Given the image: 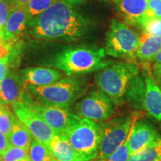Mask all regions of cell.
<instances>
[{"label": "cell", "mask_w": 161, "mask_h": 161, "mask_svg": "<svg viewBox=\"0 0 161 161\" xmlns=\"http://www.w3.org/2000/svg\"><path fill=\"white\" fill-rule=\"evenodd\" d=\"M21 73L24 85H49L60 80L63 77V74L58 70L45 67L27 68L22 70Z\"/></svg>", "instance_id": "obj_14"}, {"label": "cell", "mask_w": 161, "mask_h": 161, "mask_svg": "<svg viewBox=\"0 0 161 161\" xmlns=\"http://www.w3.org/2000/svg\"><path fill=\"white\" fill-rule=\"evenodd\" d=\"M161 64V50L158 52V54L154 60V66Z\"/></svg>", "instance_id": "obj_35"}, {"label": "cell", "mask_w": 161, "mask_h": 161, "mask_svg": "<svg viewBox=\"0 0 161 161\" xmlns=\"http://www.w3.org/2000/svg\"><path fill=\"white\" fill-rule=\"evenodd\" d=\"M140 37L127 24L113 19L107 33L104 51L106 55L122 58L126 61H136V52Z\"/></svg>", "instance_id": "obj_6"}, {"label": "cell", "mask_w": 161, "mask_h": 161, "mask_svg": "<svg viewBox=\"0 0 161 161\" xmlns=\"http://www.w3.org/2000/svg\"><path fill=\"white\" fill-rule=\"evenodd\" d=\"M47 146L56 161H88L74 149L64 136L55 134Z\"/></svg>", "instance_id": "obj_16"}, {"label": "cell", "mask_w": 161, "mask_h": 161, "mask_svg": "<svg viewBox=\"0 0 161 161\" xmlns=\"http://www.w3.org/2000/svg\"><path fill=\"white\" fill-rule=\"evenodd\" d=\"M159 137L156 130L146 122H136L128 136L127 142L130 154L143 149Z\"/></svg>", "instance_id": "obj_12"}, {"label": "cell", "mask_w": 161, "mask_h": 161, "mask_svg": "<svg viewBox=\"0 0 161 161\" xmlns=\"http://www.w3.org/2000/svg\"><path fill=\"white\" fill-rule=\"evenodd\" d=\"M28 22L29 17L26 7H14L4 28L1 37L8 43L17 41L19 36L21 35L25 29Z\"/></svg>", "instance_id": "obj_13"}, {"label": "cell", "mask_w": 161, "mask_h": 161, "mask_svg": "<svg viewBox=\"0 0 161 161\" xmlns=\"http://www.w3.org/2000/svg\"><path fill=\"white\" fill-rule=\"evenodd\" d=\"M161 50V37L143 33L140 37L136 58L144 64L154 61V58Z\"/></svg>", "instance_id": "obj_18"}, {"label": "cell", "mask_w": 161, "mask_h": 161, "mask_svg": "<svg viewBox=\"0 0 161 161\" xmlns=\"http://www.w3.org/2000/svg\"><path fill=\"white\" fill-rule=\"evenodd\" d=\"M58 1L60 0H31L25 6L29 19L42 14Z\"/></svg>", "instance_id": "obj_23"}, {"label": "cell", "mask_w": 161, "mask_h": 161, "mask_svg": "<svg viewBox=\"0 0 161 161\" xmlns=\"http://www.w3.org/2000/svg\"><path fill=\"white\" fill-rule=\"evenodd\" d=\"M153 74H154V80L161 88V64L153 66Z\"/></svg>", "instance_id": "obj_33"}, {"label": "cell", "mask_w": 161, "mask_h": 161, "mask_svg": "<svg viewBox=\"0 0 161 161\" xmlns=\"http://www.w3.org/2000/svg\"><path fill=\"white\" fill-rule=\"evenodd\" d=\"M13 8L14 6L9 0H0V37Z\"/></svg>", "instance_id": "obj_26"}, {"label": "cell", "mask_w": 161, "mask_h": 161, "mask_svg": "<svg viewBox=\"0 0 161 161\" xmlns=\"http://www.w3.org/2000/svg\"><path fill=\"white\" fill-rule=\"evenodd\" d=\"M100 132V123L78 116L64 136L78 154L91 161L97 158Z\"/></svg>", "instance_id": "obj_5"}, {"label": "cell", "mask_w": 161, "mask_h": 161, "mask_svg": "<svg viewBox=\"0 0 161 161\" xmlns=\"http://www.w3.org/2000/svg\"><path fill=\"white\" fill-rule=\"evenodd\" d=\"M145 84L144 109L153 118L161 122V88L148 75L145 77Z\"/></svg>", "instance_id": "obj_17"}, {"label": "cell", "mask_w": 161, "mask_h": 161, "mask_svg": "<svg viewBox=\"0 0 161 161\" xmlns=\"http://www.w3.org/2000/svg\"><path fill=\"white\" fill-rule=\"evenodd\" d=\"M14 114L27 128L32 137L48 146L55 135L43 119L27 104L17 102L11 105Z\"/></svg>", "instance_id": "obj_10"}, {"label": "cell", "mask_w": 161, "mask_h": 161, "mask_svg": "<svg viewBox=\"0 0 161 161\" xmlns=\"http://www.w3.org/2000/svg\"><path fill=\"white\" fill-rule=\"evenodd\" d=\"M10 59L9 56L7 55L0 59V83L7 75L9 71Z\"/></svg>", "instance_id": "obj_30"}, {"label": "cell", "mask_w": 161, "mask_h": 161, "mask_svg": "<svg viewBox=\"0 0 161 161\" xmlns=\"http://www.w3.org/2000/svg\"><path fill=\"white\" fill-rule=\"evenodd\" d=\"M116 10L127 25L142 29L149 18L147 15L148 0H120Z\"/></svg>", "instance_id": "obj_11"}, {"label": "cell", "mask_w": 161, "mask_h": 161, "mask_svg": "<svg viewBox=\"0 0 161 161\" xmlns=\"http://www.w3.org/2000/svg\"><path fill=\"white\" fill-rule=\"evenodd\" d=\"M9 1L14 7H17V6L25 7L31 0H9Z\"/></svg>", "instance_id": "obj_34"}, {"label": "cell", "mask_w": 161, "mask_h": 161, "mask_svg": "<svg viewBox=\"0 0 161 161\" xmlns=\"http://www.w3.org/2000/svg\"><path fill=\"white\" fill-rule=\"evenodd\" d=\"M157 161H161V158H159V159H158V160H157Z\"/></svg>", "instance_id": "obj_39"}, {"label": "cell", "mask_w": 161, "mask_h": 161, "mask_svg": "<svg viewBox=\"0 0 161 161\" xmlns=\"http://www.w3.org/2000/svg\"><path fill=\"white\" fill-rule=\"evenodd\" d=\"M8 140L12 146L21 148L26 151L29 150L33 140L27 128L16 116L14 117L11 132L8 136Z\"/></svg>", "instance_id": "obj_20"}, {"label": "cell", "mask_w": 161, "mask_h": 161, "mask_svg": "<svg viewBox=\"0 0 161 161\" xmlns=\"http://www.w3.org/2000/svg\"><path fill=\"white\" fill-rule=\"evenodd\" d=\"M19 102L31 107L57 135L64 136L71 124L78 117V115L70 112L68 108L45 105L38 103L34 100L26 88L22 93Z\"/></svg>", "instance_id": "obj_8"}, {"label": "cell", "mask_w": 161, "mask_h": 161, "mask_svg": "<svg viewBox=\"0 0 161 161\" xmlns=\"http://www.w3.org/2000/svg\"><path fill=\"white\" fill-rule=\"evenodd\" d=\"M102 48L76 47L63 50L55 56L53 65L68 76L100 71L113 63L105 59Z\"/></svg>", "instance_id": "obj_2"}, {"label": "cell", "mask_w": 161, "mask_h": 161, "mask_svg": "<svg viewBox=\"0 0 161 161\" xmlns=\"http://www.w3.org/2000/svg\"><path fill=\"white\" fill-rule=\"evenodd\" d=\"M30 161H56L46 145L33 138L28 150Z\"/></svg>", "instance_id": "obj_22"}, {"label": "cell", "mask_w": 161, "mask_h": 161, "mask_svg": "<svg viewBox=\"0 0 161 161\" xmlns=\"http://www.w3.org/2000/svg\"><path fill=\"white\" fill-rule=\"evenodd\" d=\"M136 117L120 116L101 125L98 159L105 160L128 140Z\"/></svg>", "instance_id": "obj_7"}, {"label": "cell", "mask_w": 161, "mask_h": 161, "mask_svg": "<svg viewBox=\"0 0 161 161\" xmlns=\"http://www.w3.org/2000/svg\"><path fill=\"white\" fill-rule=\"evenodd\" d=\"M147 15L150 20H161V0H148Z\"/></svg>", "instance_id": "obj_28"}, {"label": "cell", "mask_w": 161, "mask_h": 161, "mask_svg": "<svg viewBox=\"0 0 161 161\" xmlns=\"http://www.w3.org/2000/svg\"><path fill=\"white\" fill-rule=\"evenodd\" d=\"M11 50V44L0 37V59L8 55Z\"/></svg>", "instance_id": "obj_32"}, {"label": "cell", "mask_w": 161, "mask_h": 161, "mask_svg": "<svg viewBox=\"0 0 161 161\" xmlns=\"http://www.w3.org/2000/svg\"><path fill=\"white\" fill-rule=\"evenodd\" d=\"M11 146L8 138L0 130V154L3 155Z\"/></svg>", "instance_id": "obj_31"}, {"label": "cell", "mask_w": 161, "mask_h": 161, "mask_svg": "<svg viewBox=\"0 0 161 161\" xmlns=\"http://www.w3.org/2000/svg\"><path fill=\"white\" fill-rule=\"evenodd\" d=\"M9 105L0 104V130L8 138L11 132L14 114Z\"/></svg>", "instance_id": "obj_24"}, {"label": "cell", "mask_w": 161, "mask_h": 161, "mask_svg": "<svg viewBox=\"0 0 161 161\" xmlns=\"http://www.w3.org/2000/svg\"><path fill=\"white\" fill-rule=\"evenodd\" d=\"M91 161H92V160H91Z\"/></svg>", "instance_id": "obj_40"}, {"label": "cell", "mask_w": 161, "mask_h": 161, "mask_svg": "<svg viewBox=\"0 0 161 161\" xmlns=\"http://www.w3.org/2000/svg\"><path fill=\"white\" fill-rule=\"evenodd\" d=\"M140 73L136 62H113L95 76L98 88L109 97L114 104L123 103L128 84L133 78Z\"/></svg>", "instance_id": "obj_3"}, {"label": "cell", "mask_w": 161, "mask_h": 161, "mask_svg": "<svg viewBox=\"0 0 161 161\" xmlns=\"http://www.w3.org/2000/svg\"><path fill=\"white\" fill-rule=\"evenodd\" d=\"M146 84L145 78L140 75H136L130 80L127 87L125 100L134 108L140 110L144 108V97Z\"/></svg>", "instance_id": "obj_19"}, {"label": "cell", "mask_w": 161, "mask_h": 161, "mask_svg": "<svg viewBox=\"0 0 161 161\" xmlns=\"http://www.w3.org/2000/svg\"><path fill=\"white\" fill-rule=\"evenodd\" d=\"M77 0H60L29 20V32L37 39L73 41L89 31L90 19L78 9Z\"/></svg>", "instance_id": "obj_1"}, {"label": "cell", "mask_w": 161, "mask_h": 161, "mask_svg": "<svg viewBox=\"0 0 161 161\" xmlns=\"http://www.w3.org/2000/svg\"><path fill=\"white\" fill-rule=\"evenodd\" d=\"M113 1H114L115 3H118L119 1H120V0H113Z\"/></svg>", "instance_id": "obj_38"}, {"label": "cell", "mask_w": 161, "mask_h": 161, "mask_svg": "<svg viewBox=\"0 0 161 161\" xmlns=\"http://www.w3.org/2000/svg\"><path fill=\"white\" fill-rule=\"evenodd\" d=\"M96 161H107L106 160H102V159H98V160H96Z\"/></svg>", "instance_id": "obj_37"}, {"label": "cell", "mask_w": 161, "mask_h": 161, "mask_svg": "<svg viewBox=\"0 0 161 161\" xmlns=\"http://www.w3.org/2000/svg\"><path fill=\"white\" fill-rule=\"evenodd\" d=\"M3 161H30L28 151L11 146L3 155Z\"/></svg>", "instance_id": "obj_25"}, {"label": "cell", "mask_w": 161, "mask_h": 161, "mask_svg": "<svg viewBox=\"0 0 161 161\" xmlns=\"http://www.w3.org/2000/svg\"><path fill=\"white\" fill-rule=\"evenodd\" d=\"M24 90L22 78L13 71H8L0 83V104L12 105L19 102Z\"/></svg>", "instance_id": "obj_15"}, {"label": "cell", "mask_w": 161, "mask_h": 161, "mask_svg": "<svg viewBox=\"0 0 161 161\" xmlns=\"http://www.w3.org/2000/svg\"><path fill=\"white\" fill-rule=\"evenodd\" d=\"M160 158L161 137L159 136L149 146L131 154L128 161H157Z\"/></svg>", "instance_id": "obj_21"}, {"label": "cell", "mask_w": 161, "mask_h": 161, "mask_svg": "<svg viewBox=\"0 0 161 161\" xmlns=\"http://www.w3.org/2000/svg\"><path fill=\"white\" fill-rule=\"evenodd\" d=\"M144 33L150 35H157L161 37V20L152 19L147 22L144 27L142 28Z\"/></svg>", "instance_id": "obj_29"}, {"label": "cell", "mask_w": 161, "mask_h": 161, "mask_svg": "<svg viewBox=\"0 0 161 161\" xmlns=\"http://www.w3.org/2000/svg\"><path fill=\"white\" fill-rule=\"evenodd\" d=\"M84 82L75 77L60 79L46 86L24 85L38 103L68 108L84 91Z\"/></svg>", "instance_id": "obj_4"}, {"label": "cell", "mask_w": 161, "mask_h": 161, "mask_svg": "<svg viewBox=\"0 0 161 161\" xmlns=\"http://www.w3.org/2000/svg\"><path fill=\"white\" fill-rule=\"evenodd\" d=\"M0 161H3V155L0 154Z\"/></svg>", "instance_id": "obj_36"}, {"label": "cell", "mask_w": 161, "mask_h": 161, "mask_svg": "<svg viewBox=\"0 0 161 161\" xmlns=\"http://www.w3.org/2000/svg\"><path fill=\"white\" fill-rule=\"evenodd\" d=\"M131 154L127 140L113 154L106 158L107 161H128Z\"/></svg>", "instance_id": "obj_27"}, {"label": "cell", "mask_w": 161, "mask_h": 161, "mask_svg": "<svg viewBox=\"0 0 161 161\" xmlns=\"http://www.w3.org/2000/svg\"><path fill=\"white\" fill-rule=\"evenodd\" d=\"M77 115L100 123L110 119L115 112L111 99L101 90H92L76 104Z\"/></svg>", "instance_id": "obj_9"}]
</instances>
